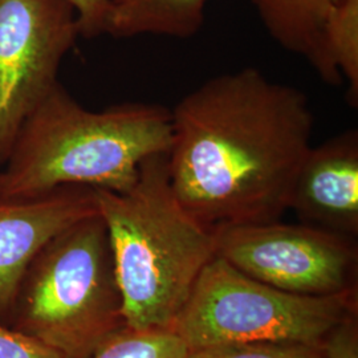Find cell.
I'll return each mask as SVG.
<instances>
[{
    "label": "cell",
    "instance_id": "cell-1",
    "mask_svg": "<svg viewBox=\"0 0 358 358\" xmlns=\"http://www.w3.org/2000/svg\"><path fill=\"white\" fill-rule=\"evenodd\" d=\"M171 120L170 185L203 226L275 222L289 208L313 146L315 117L301 90L243 68L186 94Z\"/></svg>",
    "mask_w": 358,
    "mask_h": 358
},
{
    "label": "cell",
    "instance_id": "cell-2",
    "mask_svg": "<svg viewBox=\"0 0 358 358\" xmlns=\"http://www.w3.org/2000/svg\"><path fill=\"white\" fill-rule=\"evenodd\" d=\"M171 110L125 103L83 108L59 83L27 118L0 170V195L34 196L66 185L125 192L142 162L169 152Z\"/></svg>",
    "mask_w": 358,
    "mask_h": 358
},
{
    "label": "cell",
    "instance_id": "cell-3",
    "mask_svg": "<svg viewBox=\"0 0 358 358\" xmlns=\"http://www.w3.org/2000/svg\"><path fill=\"white\" fill-rule=\"evenodd\" d=\"M94 190L109 234L125 325L171 329L199 273L215 256L214 231L179 203L167 153L143 161L128 192Z\"/></svg>",
    "mask_w": 358,
    "mask_h": 358
},
{
    "label": "cell",
    "instance_id": "cell-4",
    "mask_svg": "<svg viewBox=\"0 0 358 358\" xmlns=\"http://www.w3.org/2000/svg\"><path fill=\"white\" fill-rule=\"evenodd\" d=\"M8 325L64 358H90L127 327L100 213L78 220L41 247L19 284Z\"/></svg>",
    "mask_w": 358,
    "mask_h": 358
},
{
    "label": "cell",
    "instance_id": "cell-5",
    "mask_svg": "<svg viewBox=\"0 0 358 358\" xmlns=\"http://www.w3.org/2000/svg\"><path fill=\"white\" fill-rule=\"evenodd\" d=\"M352 313L353 291L331 296L285 292L215 255L199 273L171 329L189 350L255 341L322 345Z\"/></svg>",
    "mask_w": 358,
    "mask_h": 358
},
{
    "label": "cell",
    "instance_id": "cell-6",
    "mask_svg": "<svg viewBox=\"0 0 358 358\" xmlns=\"http://www.w3.org/2000/svg\"><path fill=\"white\" fill-rule=\"evenodd\" d=\"M215 255L250 278L285 292L331 296L353 291V238L279 220L214 230Z\"/></svg>",
    "mask_w": 358,
    "mask_h": 358
},
{
    "label": "cell",
    "instance_id": "cell-7",
    "mask_svg": "<svg viewBox=\"0 0 358 358\" xmlns=\"http://www.w3.org/2000/svg\"><path fill=\"white\" fill-rule=\"evenodd\" d=\"M78 38L68 0H0V166Z\"/></svg>",
    "mask_w": 358,
    "mask_h": 358
},
{
    "label": "cell",
    "instance_id": "cell-8",
    "mask_svg": "<svg viewBox=\"0 0 358 358\" xmlns=\"http://www.w3.org/2000/svg\"><path fill=\"white\" fill-rule=\"evenodd\" d=\"M100 213L96 190L66 185L34 196L0 195V322H10L19 284L41 247Z\"/></svg>",
    "mask_w": 358,
    "mask_h": 358
},
{
    "label": "cell",
    "instance_id": "cell-9",
    "mask_svg": "<svg viewBox=\"0 0 358 358\" xmlns=\"http://www.w3.org/2000/svg\"><path fill=\"white\" fill-rule=\"evenodd\" d=\"M303 223L346 236L358 232V131L346 130L312 146L291 192Z\"/></svg>",
    "mask_w": 358,
    "mask_h": 358
},
{
    "label": "cell",
    "instance_id": "cell-10",
    "mask_svg": "<svg viewBox=\"0 0 358 358\" xmlns=\"http://www.w3.org/2000/svg\"><path fill=\"white\" fill-rule=\"evenodd\" d=\"M208 0H110L106 34L115 38L157 35L195 36Z\"/></svg>",
    "mask_w": 358,
    "mask_h": 358
},
{
    "label": "cell",
    "instance_id": "cell-11",
    "mask_svg": "<svg viewBox=\"0 0 358 358\" xmlns=\"http://www.w3.org/2000/svg\"><path fill=\"white\" fill-rule=\"evenodd\" d=\"M340 0H252L262 23L282 48L301 55L321 76L322 32Z\"/></svg>",
    "mask_w": 358,
    "mask_h": 358
},
{
    "label": "cell",
    "instance_id": "cell-12",
    "mask_svg": "<svg viewBox=\"0 0 358 358\" xmlns=\"http://www.w3.org/2000/svg\"><path fill=\"white\" fill-rule=\"evenodd\" d=\"M324 72L329 85L348 81L349 101H358V0H340L328 16L322 32Z\"/></svg>",
    "mask_w": 358,
    "mask_h": 358
},
{
    "label": "cell",
    "instance_id": "cell-13",
    "mask_svg": "<svg viewBox=\"0 0 358 358\" xmlns=\"http://www.w3.org/2000/svg\"><path fill=\"white\" fill-rule=\"evenodd\" d=\"M187 346L173 329L136 331L124 327L90 358H186Z\"/></svg>",
    "mask_w": 358,
    "mask_h": 358
},
{
    "label": "cell",
    "instance_id": "cell-14",
    "mask_svg": "<svg viewBox=\"0 0 358 358\" xmlns=\"http://www.w3.org/2000/svg\"><path fill=\"white\" fill-rule=\"evenodd\" d=\"M186 358H327L322 345L284 341H255L206 346Z\"/></svg>",
    "mask_w": 358,
    "mask_h": 358
},
{
    "label": "cell",
    "instance_id": "cell-15",
    "mask_svg": "<svg viewBox=\"0 0 358 358\" xmlns=\"http://www.w3.org/2000/svg\"><path fill=\"white\" fill-rule=\"evenodd\" d=\"M0 358H64L59 352L0 322Z\"/></svg>",
    "mask_w": 358,
    "mask_h": 358
},
{
    "label": "cell",
    "instance_id": "cell-16",
    "mask_svg": "<svg viewBox=\"0 0 358 358\" xmlns=\"http://www.w3.org/2000/svg\"><path fill=\"white\" fill-rule=\"evenodd\" d=\"M77 13L80 36L99 38L106 34L110 0H68Z\"/></svg>",
    "mask_w": 358,
    "mask_h": 358
},
{
    "label": "cell",
    "instance_id": "cell-17",
    "mask_svg": "<svg viewBox=\"0 0 358 358\" xmlns=\"http://www.w3.org/2000/svg\"><path fill=\"white\" fill-rule=\"evenodd\" d=\"M327 358H358V328L352 313L328 334L324 344Z\"/></svg>",
    "mask_w": 358,
    "mask_h": 358
}]
</instances>
